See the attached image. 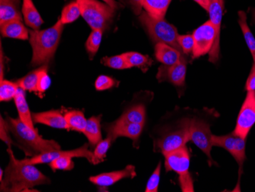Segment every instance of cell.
<instances>
[{
  "label": "cell",
  "mask_w": 255,
  "mask_h": 192,
  "mask_svg": "<svg viewBox=\"0 0 255 192\" xmlns=\"http://www.w3.org/2000/svg\"><path fill=\"white\" fill-rule=\"evenodd\" d=\"M10 161L5 170V177L1 181V192H31L34 186L49 184L50 180L34 165L23 163L16 160L11 147H8Z\"/></svg>",
  "instance_id": "obj_1"
},
{
  "label": "cell",
  "mask_w": 255,
  "mask_h": 192,
  "mask_svg": "<svg viewBox=\"0 0 255 192\" xmlns=\"http://www.w3.org/2000/svg\"><path fill=\"white\" fill-rule=\"evenodd\" d=\"M64 24L61 20L47 29L29 30V42L32 48L31 65H48L54 58L63 30Z\"/></svg>",
  "instance_id": "obj_2"
},
{
  "label": "cell",
  "mask_w": 255,
  "mask_h": 192,
  "mask_svg": "<svg viewBox=\"0 0 255 192\" xmlns=\"http://www.w3.org/2000/svg\"><path fill=\"white\" fill-rule=\"evenodd\" d=\"M7 120L10 132L13 133L17 140L24 145L25 148L38 154L61 150V146L57 142L54 140H44L38 135V130L28 127L21 121V119L8 117Z\"/></svg>",
  "instance_id": "obj_3"
},
{
  "label": "cell",
  "mask_w": 255,
  "mask_h": 192,
  "mask_svg": "<svg viewBox=\"0 0 255 192\" xmlns=\"http://www.w3.org/2000/svg\"><path fill=\"white\" fill-rule=\"evenodd\" d=\"M138 19L154 42L169 44L184 54L178 43L179 34L176 27L168 23L164 18L157 19L153 18L145 11L139 15Z\"/></svg>",
  "instance_id": "obj_4"
},
{
  "label": "cell",
  "mask_w": 255,
  "mask_h": 192,
  "mask_svg": "<svg viewBox=\"0 0 255 192\" xmlns=\"http://www.w3.org/2000/svg\"><path fill=\"white\" fill-rule=\"evenodd\" d=\"M81 15L92 30L103 31L109 28L116 15V10L97 0H77Z\"/></svg>",
  "instance_id": "obj_5"
},
{
  "label": "cell",
  "mask_w": 255,
  "mask_h": 192,
  "mask_svg": "<svg viewBox=\"0 0 255 192\" xmlns=\"http://www.w3.org/2000/svg\"><path fill=\"white\" fill-rule=\"evenodd\" d=\"M166 171L175 172L180 176V184L183 192H194L193 180L189 173L190 156L186 146L175 151L164 155Z\"/></svg>",
  "instance_id": "obj_6"
},
{
  "label": "cell",
  "mask_w": 255,
  "mask_h": 192,
  "mask_svg": "<svg viewBox=\"0 0 255 192\" xmlns=\"http://www.w3.org/2000/svg\"><path fill=\"white\" fill-rule=\"evenodd\" d=\"M190 119H183L177 130L167 133L157 140L158 150L164 155L186 146V143L190 141Z\"/></svg>",
  "instance_id": "obj_7"
},
{
  "label": "cell",
  "mask_w": 255,
  "mask_h": 192,
  "mask_svg": "<svg viewBox=\"0 0 255 192\" xmlns=\"http://www.w3.org/2000/svg\"><path fill=\"white\" fill-rule=\"evenodd\" d=\"M210 124L198 119H190V140L209 158V163L212 166L213 159L211 150L213 147Z\"/></svg>",
  "instance_id": "obj_8"
},
{
  "label": "cell",
  "mask_w": 255,
  "mask_h": 192,
  "mask_svg": "<svg viewBox=\"0 0 255 192\" xmlns=\"http://www.w3.org/2000/svg\"><path fill=\"white\" fill-rule=\"evenodd\" d=\"M193 36L194 38L193 59L200 58L208 53L210 54L216 41V31L211 21L209 20L195 29Z\"/></svg>",
  "instance_id": "obj_9"
},
{
  "label": "cell",
  "mask_w": 255,
  "mask_h": 192,
  "mask_svg": "<svg viewBox=\"0 0 255 192\" xmlns=\"http://www.w3.org/2000/svg\"><path fill=\"white\" fill-rule=\"evenodd\" d=\"M255 123V91H248L233 133L246 140Z\"/></svg>",
  "instance_id": "obj_10"
},
{
  "label": "cell",
  "mask_w": 255,
  "mask_h": 192,
  "mask_svg": "<svg viewBox=\"0 0 255 192\" xmlns=\"http://www.w3.org/2000/svg\"><path fill=\"white\" fill-rule=\"evenodd\" d=\"M62 156H70V157H83L85 158L90 163L94 164V153L88 150V145L85 144L80 148L76 149L74 150H68V151H62L61 150H53V151L45 152V153H40L35 155L29 159H25L21 160L23 163L26 164L38 165L44 164L57 160L58 158Z\"/></svg>",
  "instance_id": "obj_11"
},
{
  "label": "cell",
  "mask_w": 255,
  "mask_h": 192,
  "mask_svg": "<svg viewBox=\"0 0 255 192\" xmlns=\"http://www.w3.org/2000/svg\"><path fill=\"white\" fill-rule=\"evenodd\" d=\"M212 143L213 146H219L227 150L235 158L240 168L242 167L246 159V140L233 133L226 136L213 135Z\"/></svg>",
  "instance_id": "obj_12"
},
{
  "label": "cell",
  "mask_w": 255,
  "mask_h": 192,
  "mask_svg": "<svg viewBox=\"0 0 255 192\" xmlns=\"http://www.w3.org/2000/svg\"><path fill=\"white\" fill-rule=\"evenodd\" d=\"M187 60L186 56H182L179 62L173 65L160 66L157 71V78L159 82L168 81L177 87H183L187 73Z\"/></svg>",
  "instance_id": "obj_13"
},
{
  "label": "cell",
  "mask_w": 255,
  "mask_h": 192,
  "mask_svg": "<svg viewBox=\"0 0 255 192\" xmlns=\"http://www.w3.org/2000/svg\"><path fill=\"white\" fill-rule=\"evenodd\" d=\"M224 11V0H210V7L208 12L210 15V21L214 25L216 31V44L213 45L210 52V62H217L219 58V42H220V30H221L222 19Z\"/></svg>",
  "instance_id": "obj_14"
},
{
  "label": "cell",
  "mask_w": 255,
  "mask_h": 192,
  "mask_svg": "<svg viewBox=\"0 0 255 192\" xmlns=\"http://www.w3.org/2000/svg\"><path fill=\"white\" fill-rule=\"evenodd\" d=\"M104 128L107 132L108 137H111L114 141L118 137H125L131 139L134 143H137L142 133L144 124L125 123L117 120L110 124H106Z\"/></svg>",
  "instance_id": "obj_15"
},
{
  "label": "cell",
  "mask_w": 255,
  "mask_h": 192,
  "mask_svg": "<svg viewBox=\"0 0 255 192\" xmlns=\"http://www.w3.org/2000/svg\"><path fill=\"white\" fill-rule=\"evenodd\" d=\"M135 168L134 166H128L126 169L120 171L112 172V173H102L98 176H92L90 178V182L96 186L100 187H109L113 186L122 179L135 177Z\"/></svg>",
  "instance_id": "obj_16"
},
{
  "label": "cell",
  "mask_w": 255,
  "mask_h": 192,
  "mask_svg": "<svg viewBox=\"0 0 255 192\" xmlns=\"http://www.w3.org/2000/svg\"><path fill=\"white\" fill-rule=\"evenodd\" d=\"M32 119L35 123H41L52 128L69 130L68 124L66 121L65 117L59 110L33 113Z\"/></svg>",
  "instance_id": "obj_17"
},
{
  "label": "cell",
  "mask_w": 255,
  "mask_h": 192,
  "mask_svg": "<svg viewBox=\"0 0 255 192\" xmlns=\"http://www.w3.org/2000/svg\"><path fill=\"white\" fill-rule=\"evenodd\" d=\"M2 36L15 39L27 40L29 38V31L23 25L21 20H11L0 24Z\"/></svg>",
  "instance_id": "obj_18"
},
{
  "label": "cell",
  "mask_w": 255,
  "mask_h": 192,
  "mask_svg": "<svg viewBox=\"0 0 255 192\" xmlns=\"http://www.w3.org/2000/svg\"><path fill=\"white\" fill-rule=\"evenodd\" d=\"M154 53L156 59L165 65H173L179 62L182 56L185 55L169 44L161 42L156 43Z\"/></svg>",
  "instance_id": "obj_19"
},
{
  "label": "cell",
  "mask_w": 255,
  "mask_h": 192,
  "mask_svg": "<svg viewBox=\"0 0 255 192\" xmlns=\"http://www.w3.org/2000/svg\"><path fill=\"white\" fill-rule=\"evenodd\" d=\"M20 0H0V24L11 20H21Z\"/></svg>",
  "instance_id": "obj_20"
},
{
  "label": "cell",
  "mask_w": 255,
  "mask_h": 192,
  "mask_svg": "<svg viewBox=\"0 0 255 192\" xmlns=\"http://www.w3.org/2000/svg\"><path fill=\"white\" fill-rule=\"evenodd\" d=\"M25 90L19 87L16 96L14 98L15 106H16L17 110H18V117L28 127H31V129H34V130H36L34 126L32 114H31V112H30L28 103H27L26 99H25Z\"/></svg>",
  "instance_id": "obj_21"
},
{
  "label": "cell",
  "mask_w": 255,
  "mask_h": 192,
  "mask_svg": "<svg viewBox=\"0 0 255 192\" xmlns=\"http://www.w3.org/2000/svg\"><path fill=\"white\" fill-rule=\"evenodd\" d=\"M22 13L26 25L34 30H38L44 22L32 0H23Z\"/></svg>",
  "instance_id": "obj_22"
},
{
  "label": "cell",
  "mask_w": 255,
  "mask_h": 192,
  "mask_svg": "<svg viewBox=\"0 0 255 192\" xmlns=\"http://www.w3.org/2000/svg\"><path fill=\"white\" fill-rule=\"evenodd\" d=\"M172 0H143V8L150 16L163 19Z\"/></svg>",
  "instance_id": "obj_23"
},
{
  "label": "cell",
  "mask_w": 255,
  "mask_h": 192,
  "mask_svg": "<svg viewBox=\"0 0 255 192\" xmlns=\"http://www.w3.org/2000/svg\"><path fill=\"white\" fill-rule=\"evenodd\" d=\"M100 121L101 116L93 117L87 120V127L84 133L92 146H97L102 140Z\"/></svg>",
  "instance_id": "obj_24"
},
{
  "label": "cell",
  "mask_w": 255,
  "mask_h": 192,
  "mask_svg": "<svg viewBox=\"0 0 255 192\" xmlns=\"http://www.w3.org/2000/svg\"><path fill=\"white\" fill-rule=\"evenodd\" d=\"M64 117L68 124L69 130L84 133L87 127V120L82 111L80 110L67 111L64 114Z\"/></svg>",
  "instance_id": "obj_25"
},
{
  "label": "cell",
  "mask_w": 255,
  "mask_h": 192,
  "mask_svg": "<svg viewBox=\"0 0 255 192\" xmlns=\"http://www.w3.org/2000/svg\"><path fill=\"white\" fill-rule=\"evenodd\" d=\"M47 67L48 66L43 65L39 67V68H38V69L28 73L25 77H23L22 78L19 79L18 81H17V84L23 90L36 94L37 86H38L40 75H41L42 71H44V68Z\"/></svg>",
  "instance_id": "obj_26"
},
{
  "label": "cell",
  "mask_w": 255,
  "mask_h": 192,
  "mask_svg": "<svg viewBox=\"0 0 255 192\" xmlns=\"http://www.w3.org/2000/svg\"><path fill=\"white\" fill-rule=\"evenodd\" d=\"M145 116V108L144 106L137 105L126 110L124 114L118 119V120L125 122V123L144 124Z\"/></svg>",
  "instance_id": "obj_27"
},
{
  "label": "cell",
  "mask_w": 255,
  "mask_h": 192,
  "mask_svg": "<svg viewBox=\"0 0 255 192\" xmlns=\"http://www.w3.org/2000/svg\"><path fill=\"white\" fill-rule=\"evenodd\" d=\"M124 54L130 67H138L143 72H146L153 64L152 59L148 55L137 52H127Z\"/></svg>",
  "instance_id": "obj_28"
},
{
  "label": "cell",
  "mask_w": 255,
  "mask_h": 192,
  "mask_svg": "<svg viewBox=\"0 0 255 192\" xmlns=\"http://www.w3.org/2000/svg\"><path fill=\"white\" fill-rule=\"evenodd\" d=\"M239 24L242 28V33L244 35L246 44H247L248 47L252 53V57H253L254 64H255V38L248 25L247 15L244 11H239Z\"/></svg>",
  "instance_id": "obj_29"
},
{
  "label": "cell",
  "mask_w": 255,
  "mask_h": 192,
  "mask_svg": "<svg viewBox=\"0 0 255 192\" xmlns=\"http://www.w3.org/2000/svg\"><path fill=\"white\" fill-rule=\"evenodd\" d=\"M80 15H81L80 5L76 0V1L70 2L64 6V9L62 10L61 18L59 19L61 20V22L64 25H66V24L74 22L80 17Z\"/></svg>",
  "instance_id": "obj_30"
},
{
  "label": "cell",
  "mask_w": 255,
  "mask_h": 192,
  "mask_svg": "<svg viewBox=\"0 0 255 192\" xmlns=\"http://www.w3.org/2000/svg\"><path fill=\"white\" fill-rule=\"evenodd\" d=\"M19 86L17 82H11L7 80H1L0 83V100L7 102L13 100L18 92Z\"/></svg>",
  "instance_id": "obj_31"
},
{
  "label": "cell",
  "mask_w": 255,
  "mask_h": 192,
  "mask_svg": "<svg viewBox=\"0 0 255 192\" xmlns=\"http://www.w3.org/2000/svg\"><path fill=\"white\" fill-rule=\"evenodd\" d=\"M103 34V30L94 29L92 31L87 38V42H86V49L88 52L90 59H93L98 51L100 44H101Z\"/></svg>",
  "instance_id": "obj_32"
},
{
  "label": "cell",
  "mask_w": 255,
  "mask_h": 192,
  "mask_svg": "<svg viewBox=\"0 0 255 192\" xmlns=\"http://www.w3.org/2000/svg\"><path fill=\"white\" fill-rule=\"evenodd\" d=\"M101 63L113 69L124 70L131 68L124 54L113 57H104L101 60Z\"/></svg>",
  "instance_id": "obj_33"
},
{
  "label": "cell",
  "mask_w": 255,
  "mask_h": 192,
  "mask_svg": "<svg viewBox=\"0 0 255 192\" xmlns=\"http://www.w3.org/2000/svg\"><path fill=\"white\" fill-rule=\"evenodd\" d=\"M114 141L110 137H107L105 140H101L97 145V148L94 152V164H98L100 162L104 161L107 152L111 146L112 143Z\"/></svg>",
  "instance_id": "obj_34"
},
{
  "label": "cell",
  "mask_w": 255,
  "mask_h": 192,
  "mask_svg": "<svg viewBox=\"0 0 255 192\" xmlns=\"http://www.w3.org/2000/svg\"><path fill=\"white\" fill-rule=\"evenodd\" d=\"M49 166L54 172L57 171V170L70 171L74 169V163L72 161V157L62 156V157L58 158L57 160L51 162L49 163Z\"/></svg>",
  "instance_id": "obj_35"
},
{
  "label": "cell",
  "mask_w": 255,
  "mask_h": 192,
  "mask_svg": "<svg viewBox=\"0 0 255 192\" xmlns=\"http://www.w3.org/2000/svg\"><path fill=\"white\" fill-rule=\"evenodd\" d=\"M51 85V78L48 74V67L44 68V71L40 75L38 80V86H37V93L40 97H43V94L45 93L46 90L49 88Z\"/></svg>",
  "instance_id": "obj_36"
},
{
  "label": "cell",
  "mask_w": 255,
  "mask_h": 192,
  "mask_svg": "<svg viewBox=\"0 0 255 192\" xmlns=\"http://www.w3.org/2000/svg\"><path fill=\"white\" fill-rule=\"evenodd\" d=\"M178 43L185 55H188L193 52L194 48V38L193 35H179Z\"/></svg>",
  "instance_id": "obj_37"
},
{
  "label": "cell",
  "mask_w": 255,
  "mask_h": 192,
  "mask_svg": "<svg viewBox=\"0 0 255 192\" xmlns=\"http://www.w3.org/2000/svg\"><path fill=\"white\" fill-rule=\"evenodd\" d=\"M160 168H161V164H160V163L157 165V168H156L154 173L151 175L150 179H149L148 182H147L145 192H158L159 183H160Z\"/></svg>",
  "instance_id": "obj_38"
},
{
  "label": "cell",
  "mask_w": 255,
  "mask_h": 192,
  "mask_svg": "<svg viewBox=\"0 0 255 192\" xmlns=\"http://www.w3.org/2000/svg\"><path fill=\"white\" fill-rule=\"evenodd\" d=\"M117 85V81L107 75H100L97 77L95 82V87L97 90H106Z\"/></svg>",
  "instance_id": "obj_39"
},
{
  "label": "cell",
  "mask_w": 255,
  "mask_h": 192,
  "mask_svg": "<svg viewBox=\"0 0 255 192\" xmlns=\"http://www.w3.org/2000/svg\"><path fill=\"white\" fill-rule=\"evenodd\" d=\"M1 120V123H0V138L4 143H6L8 145V147L11 146L12 144V141H11V138L9 137V126H8V122H5L3 120L2 117L0 118Z\"/></svg>",
  "instance_id": "obj_40"
},
{
  "label": "cell",
  "mask_w": 255,
  "mask_h": 192,
  "mask_svg": "<svg viewBox=\"0 0 255 192\" xmlns=\"http://www.w3.org/2000/svg\"><path fill=\"white\" fill-rule=\"evenodd\" d=\"M246 90L247 91H255V64L252 66L250 74L248 77L247 82L246 84Z\"/></svg>",
  "instance_id": "obj_41"
},
{
  "label": "cell",
  "mask_w": 255,
  "mask_h": 192,
  "mask_svg": "<svg viewBox=\"0 0 255 192\" xmlns=\"http://www.w3.org/2000/svg\"><path fill=\"white\" fill-rule=\"evenodd\" d=\"M132 8L135 15H140L142 12L143 0H126Z\"/></svg>",
  "instance_id": "obj_42"
},
{
  "label": "cell",
  "mask_w": 255,
  "mask_h": 192,
  "mask_svg": "<svg viewBox=\"0 0 255 192\" xmlns=\"http://www.w3.org/2000/svg\"><path fill=\"white\" fill-rule=\"evenodd\" d=\"M107 5L111 6L112 8H115V9H118V8H123V5H121L120 2L115 1V0H103Z\"/></svg>",
  "instance_id": "obj_43"
},
{
  "label": "cell",
  "mask_w": 255,
  "mask_h": 192,
  "mask_svg": "<svg viewBox=\"0 0 255 192\" xmlns=\"http://www.w3.org/2000/svg\"><path fill=\"white\" fill-rule=\"evenodd\" d=\"M194 1L208 12L210 7V0H194Z\"/></svg>",
  "instance_id": "obj_44"
},
{
  "label": "cell",
  "mask_w": 255,
  "mask_h": 192,
  "mask_svg": "<svg viewBox=\"0 0 255 192\" xmlns=\"http://www.w3.org/2000/svg\"><path fill=\"white\" fill-rule=\"evenodd\" d=\"M2 175H3V171H2V169H1V170H0V181H2V179H3V178H2Z\"/></svg>",
  "instance_id": "obj_45"
},
{
  "label": "cell",
  "mask_w": 255,
  "mask_h": 192,
  "mask_svg": "<svg viewBox=\"0 0 255 192\" xmlns=\"http://www.w3.org/2000/svg\"><path fill=\"white\" fill-rule=\"evenodd\" d=\"M253 22H254V23H255V12H254V15H253Z\"/></svg>",
  "instance_id": "obj_46"
}]
</instances>
